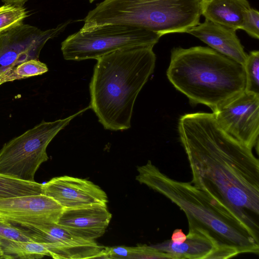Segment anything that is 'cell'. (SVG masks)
<instances>
[{
  "label": "cell",
  "mask_w": 259,
  "mask_h": 259,
  "mask_svg": "<svg viewBox=\"0 0 259 259\" xmlns=\"http://www.w3.org/2000/svg\"><path fill=\"white\" fill-rule=\"evenodd\" d=\"M178 129L191 183L259 232V161L252 149L224 131L213 113L180 117Z\"/></svg>",
  "instance_id": "obj_1"
},
{
  "label": "cell",
  "mask_w": 259,
  "mask_h": 259,
  "mask_svg": "<svg viewBox=\"0 0 259 259\" xmlns=\"http://www.w3.org/2000/svg\"><path fill=\"white\" fill-rule=\"evenodd\" d=\"M136 179L162 194L186 214L189 229L201 230L214 241L221 258L259 253V233L223 203L191 182L173 179L148 160L137 167Z\"/></svg>",
  "instance_id": "obj_2"
},
{
  "label": "cell",
  "mask_w": 259,
  "mask_h": 259,
  "mask_svg": "<svg viewBox=\"0 0 259 259\" xmlns=\"http://www.w3.org/2000/svg\"><path fill=\"white\" fill-rule=\"evenodd\" d=\"M153 48L122 49L97 60L89 86V106L105 130L131 127L136 98L155 68Z\"/></svg>",
  "instance_id": "obj_3"
},
{
  "label": "cell",
  "mask_w": 259,
  "mask_h": 259,
  "mask_svg": "<svg viewBox=\"0 0 259 259\" xmlns=\"http://www.w3.org/2000/svg\"><path fill=\"white\" fill-rule=\"evenodd\" d=\"M166 76L191 104H203L212 112L244 91V67L211 48H175Z\"/></svg>",
  "instance_id": "obj_4"
},
{
  "label": "cell",
  "mask_w": 259,
  "mask_h": 259,
  "mask_svg": "<svg viewBox=\"0 0 259 259\" xmlns=\"http://www.w3.org/2000/svg\"><path fill=\"white\" fill-rule=\"evenodd\" d=\"M201 0H104L87 14L83 28L120 24L146 29L160 37L187 32L200 22Z\"/></svg>",
  "instance_id": "obj_5"
},
{
  "label": "cell",
  "mask_w": 259,
  "mask_h": 259,
  "mask_svg": "<svg viewBox=\"0 0 259 259\" xmlns=\"http://www.w3.org/2000/svg\"><path fill=\"white\" fill-rule=\"evenodd\" d=\"M160 37L156 33L140 27L105 24L80 28L62 42L61 50L66 60H97L122 49L154 47Z\"/></svg>",
  "instance_id": "obj_6"
},
{
  "label": "cell",
  "mask_w": 259,
  "mask_h": 259,
  "mask_svg": "<svg viewBox=\"0 0 259 259\" xmlns=\"http://www.w3.org/2000/svg\"><path fill=\"white\" fill-rule=\"evenodd\" d=\"M90 106L64 119L42 121L5 143L0 150V173L33 182L35 174L49 157L47 148L57 134Z\"/></svg>",
  "instance_id": "obj_7"
},
{
  "label": "cell",
  "mask_w": 259,
  "mask_h": 259,
  "mask_svg": "<svg viewBox=\"0 0 259 259\" xmlns=\"http://www.w3.org/2000/svg\"><path fill=\"white\" fill-rule=\"evenodd\" d=\"M70 23L67 21L46 30L23 23L0 34V85L14 81L13 70L18 65L30 59H38L46 43L57 36Z\"/></svg>",
  "instance_id": "obj_8"
},
{
  "label": "cell",
  "mask_w": 259,
  "mask_h": 259,
  "mask_svg": "<svg viewBox=\"0 0 259 259\" xmlns=\"http://www.w3.org/2000/svg\"><path fill=\"white\" fill-rule=\"evenodd\" d=\"M221 127L248 148H256L259 136V94L245 90L212 112Z\"/></svg>",
  "instance_id": "obj_9"
},
{
  "label": "cell",
  "mask_w": 259,
  "mask_h": 259,
  "mask_svg": "<svg viewBox=\"0 0 259 259\" xmlns=\"http://www.w3.org/2000/svg\"><path fill=\"white\" fill-rule=\"evenodd\" d=\"M63 209L43 193L0 199V219L25 228L57 223Z\"/></svg>",
  "instance_id": "obj_10"
},
{
  "label": "cell",
  "mask_w": 259,
  "mask_h": 259,
  "mask_svg": "<svg viewBox=\"0 0 259 259\" xmlns=\"http://www.w3.org/2000/svg\"><path fill=\"white\" fill-rule=\"evenodd\" d=\"M33 241L46 244L50 256L56 259L101 258L104 249L95 240L78 236L57 223L26 228Z\"/></svg>",
  "instance_id": "obj_11"
},
{
  "label": "cell",
  "mask_w": 259,
  "mask_h": 259,
  "mask_svg": "<svg viewBox=\"0 0 259 259\" xmlns=\"http://www.w3.org/2000/svg\"><path fill=\"white\" fill-rule=\"evenodd\" d=\"M42 193L56 200L64 208L94 204L107 205L106 193L87 179L64 176L55 177L43 184Z\"/></svg>",
  "instance_id": "obj_12"
},
{
  "label": "cell",
  "mask_w": 259,
  "mask_h": 259,
  "mask_svg": "<svg viewBox=\"0 0 259 259\" xmlns=\"http://www.w3.org/2000/svg\"><path fill=\"white\" fill-rule=\"evenodd\" d=\"M111 218L107 205L94 204L64 208L57 224L78 236L95 240L105 233Z\"/></svg>",
  "instance_id": "obj_13"
},
{
  "label": "cell",
  "mask_w": 259,
  "mask_h": 259,
  "mask_svg": "<svg viewBox=\"0 0 259 259\" xmlns=\"http://www.w3.org/2000/svg\"><path fill=\"white\" fill-rule=\"evenodd\" d=\"M236 31L232 28L205 20L191 28L187 33L243 66L248 54L244 51Z\"/></svg>",
  "instance_id": "obj_14"
},
{
  "label": "cell",
  "mask_w": 259,
  "mask_h": 259,
  "mask_svg": "<svg viewBox=\"0 0 259 259\" xmlns=\"http://www.w3.org/2000/svg\"><path fill=\"white\" fill-rule=\"evenodd\" d=\"M174 259L221 258L218 246L210 236L195 229H189L186 240L176 243L171 240L152 245Z\"/></svg>",
  "instance_id": "obj_15"
},
{
  "label": "cell",
  "mask_w": 259,
  "mask_h": 259,
  "mask_svg": "<svg viewBox=\"0 0 259 259\" xmlns=\"http://www.w3.org/2000/svg\"><path fill=\"white\" fill-rule=\"evenodd\" d=\"M247 0H201L200 12L205 20L235 30L241 29L245 13L250 8Z\"/></svg>",
  "instance_id": "obj_16"
},
{
  "label": "cell",
  "mask_w": 259,
  "mask_h": 259,
  "mask_svg": "<svg viewBox=\"0 0 259 259\" xmlns=\"http://www.w3.org/2000/svg\"><path fill=\"white\" fill-rule=\"evenodd\" d=\"M0 249L4 253L6 259H34L40 258L45 256H50L46 244L35 241L1 239Z\"/></svg>",
  "instance_id": "obj_17"
},
{
  "label": "cell",
  "mask_w": 259,
  "mask_h": 259,
  "mask_svg": "<svg viewBox=\"0 0 259 259\" xmlns=\"http://www.w3.org/2000/svg\"><path fill=\"white\" fill-rule=\"evenodd\" d=\"M42 185L0 173V199L41 194Z\"/></svg>",
  "instance_id": "obj_18"
},
{
  "label": "cell",
  "mask_w": 259,
  "mask_h": 259,
  "mask_svg": "<svg viewBox=\"0 0 259 259\" xmlns=\"http://www.w3.org/2000/svg\"><path fill=\"white\" fill-rule=\"evenodd\" d=\"M24 6L4 4L0 7V34L23 23L28 16Z\"/></svg>",
  "instance_id": "obj_19"
},
{
  "label": "cell",
  "mask_w": 259,
  "mask_h": 259,
  "mask_svg": "<svg viewBox=\"0 0 259 259\" xmlns=\"http://www.w3.org/2000/svg\"><path fill=\"white\" fill-rule=\"evenodd\" d=\"M245 75V91L259 94V52L252 51L243 65Z\"/></svg>",
  "instance_id": "obj_20"
},
{
  "label": "cell",
  "mask_w": 259,
  "mask_h": 259,
  "mask_svg": "<svg viewBox=\"0 0 259 259\" xmlns=\"http://www.w3.org/2000/svg\"><path fill=\"white\" fill-rule=\"evenodd\" d=\"M48 71L46 64L38 59H30L16 67L13 70L14 80L41 75Z\"/></svg>",
  "instance_id": "obj_21"
},
{
  "label": "cell",
  "mask_w": 259,
  "mask_h": 259,
  "mask_svg": "<svg viewBox=\"0 0 259 259\" xmlns=\"http://www.w3.org/2000/svg\"><path fill=\"white\" fill-rule=\"evenodd\" d=\"M8 239L20 241H33L30 232L22 227H17L0 219V240Z\"/></svg>",
  "instance_id": "obj_22"
},
{
  "label": "cell",
  "mask_w": 259,
  "mask_h": 259,
  "mask_svg": "<svg viewBox=\"0 0 259 259\" xmlns=\"http://www.w3.org/2000/svg\"><path fill=\"white\" fill-rule=\"evenodd\" d=\"M130 258H168L174 259L170 254L160 251L152 245L139 244L128 247V259Z\"/></svg>",
  "instance_id": "obj_23"
},
{
  "label": "cell",
  "mask_w": 259,
  "mask_h": 259,
  "mask_svg": "<svg viewBox=\"0 0 259 259\" xmlns=\"http://www.w3.org/2000/svg\"><path fill=\"white\" fill-rule=\"evenodd\" d=\"M251 37L259 38V12L255 9L249 8L244 17L241 29Z\"/></svg>",
  "instance_id": "obj_24"
},
{
  "label": "cell",
  "mask_w": 259,
  "mask_h": 259,
  "mask_svg": "<svg viewBox=\"0 0 259 259\" xmlns=\"http://www.w3.org/2000/svg\"><path fill=\"white\" fill-rule=\"evenodd\" d=\"M187 235L183 232L182 229H175L172 234L171 240L176 243H181L186 239Z\"/></svg>",
  "instance_id": "obj_25"
},
{
  "label": "cell",
  "mask_w": 259,
  "mask_h": 259,
  "mask_svg": "<svg viewBox=\"0 0 259 259\" xmlns=\"http://www.w3.org/2000/svg\"><path fill=\"white\" fill-rule=\"evenodd\" d=\"M28 0H2L4 4L24 6Z\"/></svg>",
  "instance_id": "obj_26"
},
{
  "label": "cell",
  "mask_w": 259,
  "mask_h": 259,
  "mask_svg": "<svg viewBox=\"0 0 259 259\" xmlns=\"http://www.w3.org/2000/svg\"><path fill=\"white\" fill-rule=\"evenodd\" d=\"M0 259H6L5 256L2 251V250L0 249Z\"/></svg>",
  "instance_id": "obj_27"
},
{
  "label": "cell",
  "mask_w": 259,
  "mask_h": 259,
  "mask_svg": "<svg viewBox=\"0 0 259 259\" xmlns=\"http://www.w3.org/2000/svg\"><path fill=\"white\" fill-rule=\"evenodd\" d=\"M90 3L94 2L96 0H88Z\"/></svg>",
  "instance_id": "obj_28"
}]
</instances>
